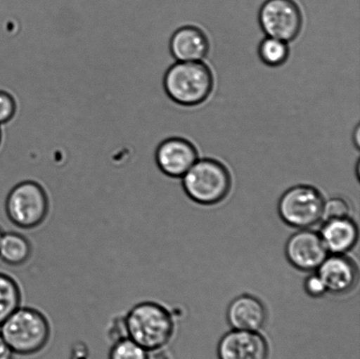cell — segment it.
<instances>
[{
    "label": "cell",
    "instance_id": "4fadbf2b",
    "mask_svg": "<svg viewBox=\"0 0 360 359\" xmlns=\"http://www.w3.org/2000/svg\"><path fill=\"white\" fill-rule=\"evenodd\" d=\"M226 318L232 329L259 332L266 325L268 314L259 298L242 294L229 303Z\"/></svg>",
    "mask_w": 360,
    "mask_h": 359
},
{
    "label": "cell",
    "instance_id": "2e32d148",
    "mask_svg": "<svg viewBox=\"0 0 360 359\" xmlns=\"http://www.w3.org/2000/svg\"><path fill=\"white\" fill-rule=\"evenodd\" d=\"M21 291L13 278L0 273V326L21 307Z\"/></svg>",
    "mask_w": 360,
    "mask_h": 359
},
{
    "label": "cell",
    "instance_id": "7a4b0ae2",
    "mask_svg": "<svg viewBox=\"0 0 360 359\" xmlns=\"http://www.w3.org/2000/svg\"><path fill=\"white\" fill-rule=\"evenodd\" d=\"M123 325L126 336L149 353L167 346L175 329L171 312L153 301L134 306L123 318Z\"/></svg>",
    "mask_w": 360,
    "mask_h": 359
},
{
    "label": "cell",
    "instance_id": "52a82bcc",
    "mask_svg": "<svg viewBox=\"0 0 360 359\" xmlns=\"http://www.w3.org/2000/svg\"><path fill=\"white\" fill-rule=\"evenodd\" d=\"M259 23L266 37L289 44L302 31L301 7L295 0H266L259 9Z\"/></svg>",
    "mask_w": 360,
    "mask_h": 359
},
{
    "label": "cell",
    "instance_id": "3957f363",
    "mask_svg": "<svg viewBox=\"0 0 360 359\" xmlns=\"http://www.w3.org/2000/svg\"><path fill=\"white\" fill-rule=\"evenodd\" d=\"M0 335L14 354L30 356L47 346L51 329L44 313L20 307L0 326Z\"/></svg>",
    "mask_w": 360,
    "mask_h": 359
},
{
    "label": "cell",
    "instance_id": "5bb4252c",
    "mask_svg": "<svg viewBox=\"0 0 360 359\" xmlns=\"http://www.w3.org/2000/svg\"><path fill=\"white\" fill-rule=\"evenodd\" d=\"M319 235L329 254L345 255L357 244L359 228L350 217L328 220Z\"/></svg>",
    "mask_w": 360,
    "mask_h": 359
},
{
    "label": "cell",
    "instance_id": "7c38bea8",
    "mask_svg": "<svg viewBox=\"0 0 360 359\" xmlns=\"http://www.w3.org/2000/svg\"><path fill=\"white\" fill-rule=\"evenodd\" d=\"M207 35L201 28L186 25L172 34L168 49L176 62H201L210 52Z\"/></svg>",
    "mask_w": 360,
    "mask_h": 359
},
{
    "label": "cell",
    "instance_id": "277c9868",
    "mask_svg": "<svg viewBox=\"0 0 360 359\" xmlns=\"http://www.w3.org/2000/svg\"><path fill=\"white\" fill-rule=\"evenodd\" d=\"M181 178L186 195L193 202L203 206L221 202L232 185L229 169L214 158H199Z\"/></svg>",
    "mask_w": 360,
    "mask_h": 359
},
{
    "label": "cell",
    "instance_id": "8992f818",
    "mask_svg": "<svg viewBox=\"0 0 360 359\" xmlns=\"http://www.w3.org/2000/svg\"><path fill=\"white\" fill-rule=\"evenodd\" d=\"M324 202L322 193L314 186L295 185L278 200V216L289 227L308 230L323 220Z\"/></svg>",
    "mask_w": 360,
    "mask_h": 359
},
{
    "label": "cell",
    "instance_id": "5b68a950",
    "mask_svg": "<svg viewBox=\"0 0 360 359\" xmlns=\"http://www.w3.org/2000/svg\"><path fill=\"white\" fill-rule=\"evenodd\" d=\"M5 209L11 223L18 228L32 230L41 226L49 212L47 192L40 183L26 179L10 190Z\"/></svg>",
    "mask_w": 360,
    "mask_h": 359
},
{
    "label": "cell",
    "instance_id": "ac0fdd59",
    "mask_svg": "<svg viewBox=\"0 0 360 359\" xmlns=\"http://www.w3.org/2000/svg\"><path fill=\"white\" fill-rule=\"evenodd\" d=\"M109 359H149V351L140 344L123 337L115 341L109 351Z\"/></svg>",
    "mask_w": 360,
    "mask_h": 359
},
{
    "label": "cell",
    "instance_id": "7402d4cb",
    "mask_svg": "<svg viewBox=\"0 0 360 359\" xmlns=\"http://www.w3.org/2000/svg\"><path fill=\"white\" fill-rule=\"evenodd\" d=\"M14 353L0 335V359H13Z\"/></svg>",
    "mask_w": 360,
    "mask_h": 359
},
{
    "label": "cell",
    "instance_id": "e0dca14e",
    "mask_svg": "<svg viewBox=\"0 0 360 359\" xmlns=\"http://www.w3.org/2000/svg\"><path fill=\"white\" fill-rule=\"evenodd\" d=\"M257 53L264 65L277 68L287 63L290 56V48L288 42L266 37L260 41Z\"/></svg>",
    "mask_w": 360,
    "mask_h": 359
},
{
    "label": "cell",
    "instance_id": "6da1fadb",
    "mask_svg": "<svg viewBox=\"0 0 360 359\" xmlns=\"http://www.w3.org/2000/svg\"><path fill=\"white\" fill-rule=\"evenodd\" d=\"M167 98L176 105L192 107L203 104L214 86L210 67L201 62H176L168 67L162 79Z\"/></svg>",
    "mask_w": 360,
    "mask_h": 359
},
{
    "label": "cell",
    "instance_id": "ba28073f",
    "mask_svg": "<svg viewBox=\"0 0 360 359\" xmlns=\"http://www.w3.org/2000/svg\"><path fill=\"white\" fill-rule=\"evenodd\" d=\"M199 159V151L188 139L169 136L155 150V164L162 174L172 178H181Z\"/></svg>",
    "mask_w": 360,
    "mask_h": 359
},
{
    "label": "cell",
    "instance_id": "603a6c76",
    "mask_svg": "<svg viewBox=\"0 0 360 359\" xmlns=\"http://www.w3.org/2000/svg\"><path fill=\"white\" fill-rule=\"evenodd\" d=\"M352 141H354L356 149L359 150L360 146V128L359 125L356 126L354 129V135H352Z\"/></svg>",
    "mask_w": 360,
    "mask_h": 359
},
{
    "label": "cell",
    "instance_id": "8fae6325",
    "mask_svg": "<svg viewBox=\"0 0 360 359\" xmlns=\"http://www.w3.org/2000/svg\"><path fill=\"white\" fill-rule=\"evenodd\" d=\"M316 272L326 286L327 293L335 295L348 294L359 280L357 265L345 255L328 256Z\"/></svg>",
    "mask_w": 360,
    "mask_h": 359
},
{
    "label": "cell",
    "instance_id": "cb8c5ba5",
    "mask_svg": "<svg viewBox=\"0 0 360 359\" xmlns=\"http://www.w3.org/2000/svg\"><path fill=\"white\" fill-rule=\"evenodd\" d=\"M2 129H1V126H0V145H1V143H2Z\"/></svg>",
    "mask_w": 360,
    "mask_h": 359
},
{
    "label": "cell",
    "instance_id": "30bf717a",
    "mask_svg": "<svg viewBox=\"0 0 360 359\" xmlns=\"http://www.w3.org/2000/svg\"><path fill=\"white\" fill-rule=\"evenodd\" d=\"M219 359H266L269 347L259 332L232 329L219 342Z\"/></svg>",
    "mask_w": 360,
    "mask_h": 359
},
{
    "label": "cell",
    "instance_id": "ffe728a7",
    "mask_svg": "<svg viewBox=\"0 0 360 359\" xmlns=\"http://www.w3.org/2000/svg\"><path fill=\"white\" fill-rule=\"evenodd\" d=\"M17 111V102L8 90L0 88V126L9 122Z\"/></svg>",
    "mask_w": 360,
    "mask_h": 359
},
{
    "label": "cell",
    "instance_id": "9a60e30c",
    "mask_svg": "<svg viewBox=\"0 0 360 359\" xmlns=\"http://www.w3.org/2000/svg\"><path fill=\"white\" fill-rule=\"evenodd\" d=\"M31 242L17 232L3 233L0 241V259L10 266H20L31 258Z\"/></svg>",
    "mask_w": 360,
    "mask_h": 359
},
{
    "label": "cell",
    "instance_id": "d6986e66",
    "mask_svg": "<svg viewBox=\"0 0 360 359\" xmlns=\"http://www.w3.org/2000/svg\"><path fill=\"white\" fill-rule=\"evenodd\" d=\"M350 206L347 200L341 197H333L324 202L323 220L340 219V218L349 217Z\"/></svg>",
    "mask_w": 360,
    "mask_h": 359
},
{
    "label": "cell",
    "instance_id": "d4e9b609",
    "mask_svg": "<svg viewBox=\"0 0 360 359\" xmlns=\"http://www.w3.org/2000/svg\"><path fill=\"white\" fill-rule=\"evenodd\" d=\"M2 235H3V231L1 230V228H0V241H1Z\"/></svg>",
    "mask_w": 360,
    "mask_h": 359
},
{
    "label": "cell",
    "instance_id": "44dd1931",
    "mask_svg": "<svg viewBox=\"0 0 360 359\" xmlns=\"http://www.w3.org/2000/svg\"><path fill=\"white\" fill-rule=\"evenodd\" d=\"M304 290L310 297L313 298L323 297L324 294H327L326 286L316 273L307 278L304 282Z\"/></svg>",
    "mask_w": 360,
    "mask_h": 359
},
{
    "label": "cell",
    "instance_id": "9c48e42d",
    "mask_svg": "<svg viewBox=\"0 0 360 359\" xmlns=\"http://www.w3.org/2000/svg\"><path fill=\"white\" fill-rule=\"evenodd\" d=\"M285 253L291 266L304 273L316 272L329 256L319 233L310 228L299 230L292 235L285 244Z\"/></svg>",
    "mask_w": 360,
    "mask_h": 359
}]
</instances>
